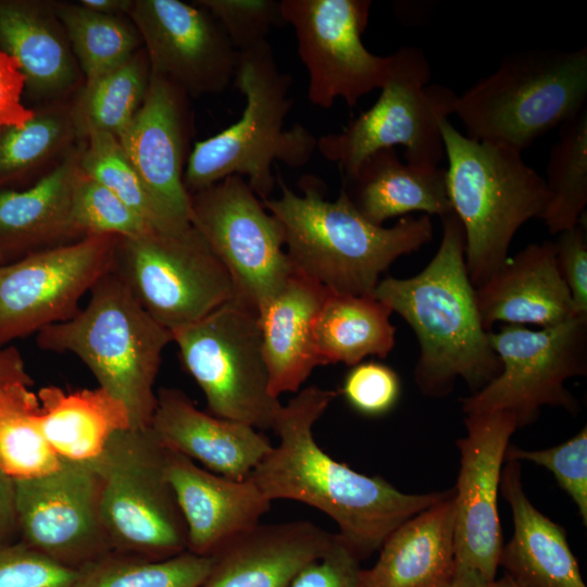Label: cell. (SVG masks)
I'll list each match as a JSON object with an SVG mask.
<instances>
[{
  "label": "cell",
  "mask_w": 587,
  "mask_h": 587,
  "mask_svg": "<svg viewBox=\"0 0 587 587\" xmlns=\"http://www.w3.org/2000/svg\"><path fill=\"white\" fill-rule=\"evenodd\" d=\"M339 391L315 385L298 391L276 419L279 442L250 477L270 500L288 499L328 515L362 561L378 551L400 524L445 499L450 490L405 494L380 476L361 474L329 457L313 426Z\"/></svg>",
  "instance_id": "6da1fadb"
},
{
  "label": "cell",
  "mask_w": 587,
  "mask_h": 587,
  "mask_svg": "<svg viewBox=\"0 0 587 587\" xmlns=\"http://www.w3.org/2000/svg\"><path fill=\"white\" fill-rule=\"evenodd\" d=\"M437 252L416 275L380 279L373 296L399 314L420 346L414 380L430 398H444L462 378L472 394L500 372L484 328L465 264V236L453 212L440 217Z\"/></svg>",
  "instance_id": "7a4b0ae2"
},
{
  "label": "cell",
  "mask_w": 587,
  "mask_h": 587,
  "mask_svg": "<svg viewBox=\"0 0 587 587\" xmlns=\"http://www.w3.org/2000/svg\"><path fill=\"white\" fill-rule=\"evenodd\" d=\"M278 198L263 200L279 222L292 270L332 294L373 295L380 275L400 257L419 251L433 239L432 218L402 216L390 227L363 217L341 190L325 199L324 183L303 175L294 192L276 176Z\"/></svg>",
  "instance_id": "3957f363"
},
{
  "label": "cell",
  "mask_w": 587,
  "mask_h": 587,
  "mask_svg": "<svg viewBox=\"0 0 587 587\" xmlns=\"http://www.w3.org/2000/svg\"><path fill=\"white\" fill-rule=\"evenodd\" d=\"M291 84L267 40L239 52L234 85L245 96L243 112L236 123L193 145L184 173L190 195L238 175L263 201L276 184L275 161L297 168L311 160L317 138L301 124L284 128L294 104Z\"/></svg>",
  "instance_id": "277c9868"
},
{
  "label": "cell",
  "mask_w": 587,
  "mask_h": 587,
  "mask_svg": "<svg viewBox=\"0 0 587 587\" xmlns=\"http://www.w3.org/2000/svg\"><path fill=\"white\" fill-rule=\"evenodd\" d=\"M83 309L37 333L39 348L72 353L127 409L132 427H150L155 378L172 333L142 308L111 270L91 288Z\"/></svg>",
  "instance_id": "5b68a950"
},
{
  "label": "cell",
  "mask_w": 587,
  "mask_h": 587,
  "mask_svg": "<svg viewBox=\"0 0 587 587\" xmlns=\"http://www.w3.org/2000/svg\"><path fill=\"white\" fill-rule=\"evenodd\" d=\"M440 129L448 197L464 230L466 270L476 288L508 260L520 227L542 217L549 192L521 151L472 139L448 120Z\"/></svg>",
  "instance_id": "8992f818"
},
{
  "label": "cell",
  "mask_w": 587,
  "mask_h": 587,
  "mask_svg": "<svg viewBox=\"0 0 587 587\" xmlns=\"http://www.w3.org/2000/svg\"><path fill=\"white\" fill-rule=\"evenodd\" d=\"M587 48L527 49L458 96L466 136L519 151L586 109Z\"/></svg>",
  "instance_id": "52a82bcc"
},
{
  "label": "cell",
  "mask_w": 587,
  "mask_h": 587,
  "mask_svg": "<svg viewBox=\"0 0 587 587\" xmlns=\"http://www.w3.org/2000/svg\"><path fill=\"white\" fill-rule=\"evenodd\" d=\"M166 449L150 427L111 436L92 461L100 516L112 549L150 560L187 551L186 525L165 473Z\"/></svg>",
  "instance_id": "ba28073f"
},
{
  "label": "cell",
  "mask_w": 587,
  "mask_h": 587,
  "mask_svg": "<svg viewBox=\"0 0 587 587\" xmlns=\"http://www.w3.org/2000/svg\"><path fill=\"white\" fill-rule=\"evenodd\" d=\"M391 55L377 101L342 130L317 139L316 149L344 177L372 153L395 146L404 147L405 163L420 167H438L445 155L440 125L454 113L458 95L429 84L430 66L420 48L402 47Z\"/></svg>",
  "instance_id": "9c48e42d"
},
{
  "label": "cell",
  "mask_w": 587,
  "mask_h": 587,
  "mask_svg": "<svg viewBox=\"0 0 587 587\" xmlns=\"http://www.w3.org/2000/svg\"><path fill=\"white\" fill-rule=\"evenodd\" d=\"M171 333L210 414L257 429H273L283 404L270 389L254 308L233 299Z\"/></svg>",
  "instance_id": "30bf717a"
},
{
  "label": "cell",
  "mask_w": 587,
  "mask_h": 587,
  "mask_svg": "<svg viewBox=\"0 0 587 587\" xmlns=\"http://www.w3.org/2000/svg\"><path fill=\"white\" fill-rule=\"evenodd\" d=\"M111 271L170 332L236 297L228 271L192 224L176 232L117 238Z\"/></svg>",
  "instance_id": "8fae6325"
},
{
  "label": "cell",
  "mask_w": 587,
  "mask_h": 587,
  "mask_svg": "<svg viewBox=\"0 0 587 587\" xmlns=\"http://www.w3.org/2000/svg\"><path fill=\"white\" fill-rule=\"evenodd\" d=\"M501 370L485 387L461 400L467 413L505 411L517 428L532 424L545 405L577 414L579 404L565 387L587 374V317L529 329L504 325L488 333Z\"/></svg>",
  "instance_id": "7c38bea8"
},
{
  "label": "cell",
  "mask_w": 587,
  "mask_h": 587,
  "mask_svg": "<svg viewBox=\"0 0 587 587\" xmlns=\"http://www.w3.org/2000/svg\"><path fill=\"white\" fill-rule=\"evenodd\" d=\"M190 202V222L228 271L235 299L258 311L292 273L279 222L238 175L191 193Z\"/></svg>",
  "instance_id": "4fadbf2b"
},
{
  "label": "cell",
  "mask_w": 587,
  "mask_h": 587,
  "mask_svg": "<svg viewBox=\"0 0 587 587\" xmlns=\"http://www.w3.org/2000/svg\"><path fill=\"white\" fill-rule=\"evenodd\" d=\"M372 1L280 0L308 76L309 101L322 109L341 99L349 107L386 83L392 55L371 53L362 42Z\"/></svg>",
  "instance_id": "5bb4252c"
},
{
  "label": "cell",
  "mask_w": 587,
  "mask_h": 587,
  "mask_svg": "<svg viewBox=\"0 0 587 587\" xmlns=\"http://www.w3.org/2000/svg\"><path fill=\"white\" fill-rule=\"evenodd\" d=\"M117 238L88 236L0 263V346L74 315L111 270Z\"/></svg>",
  "instance_id": "9a60e30c"
},
{
  "label": "cell",
  "mask_w": 587,
  "mask_h": 587,
  "mask_svg": "<svg viewBox=\"0 0 587 587\" xmlns=\"http://www.w3.org/2000/svg\"><path fill=\"white\" fill-rule=\"evenodd\" d=\"M14 483L24 544L74 570L111 552L92 461L61 459L53 471Z\"/></svg>",
  "instance_id": "2e32d148"
},
{
  "label": "cell",
  "mask_w": 587,
  "mask_h": 587,
  "mask_svg": "<svg viewBox=\"0 0 587 587\" xmlns=\"http://www.w3.org/2000/svg\"><path fill=\"white\" fill-rule=\"evenodd\" d=\"M466 435L457 440L460 470L453 489L457 567L496 580L503 539L498 490L505 451L517 429L505 411L465 414Z\"/></svg>",
  "instance_id": "e0dca14e"
},
{
  "label": "cell",
  "mask_w": 587,
  "mask_h": 587,
  "mask_svg": "<svg viewBox=\"0 0 587 587\" xmlns=\"http://www.w3.org/2000/svg\"><path fill=\"white\" fill-rule=\"evenodd\" d=\"M128 16L151 71L188 96L221 93L234 83L239 52L204 8L179 0H136Z\"/></svg>",
  "instance_id": "ac0fdd59"
},
{
  "label": "cell",
  "mask_w": 587,
  "mask_h": 587,
  "mask_svg": "<svg viewBox=\"0 0 587 587\" xmlns=\"http://www.w3.org/2000/svg\"><path fill=\"white\" fill-rule=\"evenodd\" d=\"M187 97L173 82L151 71L145 101L117 138L173 230L191 224L190 193L184 185L191 126Z\"/></svg>",
  "instance_id": "d6986e66"
},
{
  "label": "cell",
  "mask_w": 587,
  "mask_h": 587,
  "mask_svg": "<svg viewBox=\"0 0 587 587\" xmlns=\"http://www.w3.org/2000/svg\"><path fill=\"white\" fill-rule=\"evenodd\" d=\"M166 449V448H165ZM166 478L187 532V551L211 557L238 535L260 524L271 502L249 476L236 480L200 467L166 449Z\"/></svg>",
  "instance_id": "ffe728a7"
},
{
  "label": "cell",
  "mask_w": 587,
  "mask_h": 587,
  "mask_svg": "<svg viewBox=\"0 0 587 587\" xmlns=\"http://www.w3.org/2000/svg\"><path fill=\"white\" fill-rule=\"evenodd\" d=\"M150 428L166 449L236 480L249 477L274 447L257 428L203 412L175 388L157 392Z\"/></svg>",
  "instance_id": "44dd1931"
},
{
  "label": "cell",
  "mask_w": 587,
  "mask_h": 587,
  "mask_svg": "<svg viewBox=\"0 0 587 587\" xmlns=\"http://www.w3.org/2000/svg\"><path fill=\"white\" fill-rule=\"evenodd\" d=\"M475 299L484 328L496 323L548 327L573 316V302L555 260L553 241L530 243L508 258L480 286Z\"/></svg>",
  "instance_id": "7402d4cb"
},
{
  "label": "cell",
  "mask_w": 587,
  "mask_h": 587,
  "mask_svg": "<svg viewBox=\"0 0 587 587\" xmlns=\"http://www.w3.org/2000/svg\"><path fill=\"white\" fill-rule=\"evenodd\" d=\"M333 534L309 521L259 524L212 558L200 587H289L328 548Z\"/></svg>",
  "instance_id": "603a6c76"
},
{
  "label": "cell",
  "mask_w": 587,
  "mask_h": 587,
  "mask_svg": "<svg viewBox=\"0 0 587 587\" xmlns=\"http://www.w3.org/2000/svg\"><path fill=\"white\" fill-rule=\"evenodd\" d=\"M499 488L513 519L512 537L499 560L505 574L519 587H586L564 528L527 498L519 461H504Z\"/></svg>",
  "instance_id": "cb8c5ba5"
},
{
  "label": "cell",
  "mask_w": 587,
  "mask_h": 587,
  "mask_svg": "<svg viewBox=\"0 0 587 587\" xmlns=\"http://www.w3.org/2000/svg\"><path fill=\"white\" fill-rule=\"evenodd\" d=\"M453 489L384 540L364 587H448L455 575Z\"/></svg>",
  "instance_id": "d4e9b609"
},
{
  "label": "cell",
  "mask_w": 587,
  "mask_h": 587,
  "mask_svg": "<svg viewBox=\"0 0 587 587\" xmlns=\"http://www.w3.org/2000/svg\"><path fill=\"white\" fill-rule=\"evenodd\" d=\"M329 291L296 272L282 289L258 310L264 359L274 397L297 392L323 362L313 325Z\"/></svg>",
  "instance_id": "484cf974"
},
{
  "label": "cell",
  "mask_w": 587,
  "mask_h": 587,
  "mask_svg": "<svg viewBox=\"0 0 587 587\" xmlns=\"http://www.w3.org/2000/svg\"><path fill=\"white\" fill-rule=\"evenodd\" d=\"M341 190L363 217L379 226L411 212L439 217L452 212L446 170L402 162L395 148L365 158L354 174L344 177Z\"/></svg>",
  "instance_id": "4316f807"
},
{
  "label": "cell",
  "mask_w": 587,
  "mask_h": 587,
  "mask_svg": "<svg viewBox=\"0 0 587 587\" xmlns=\"http://www.w3.org/2000/svg\"><path fill=\"white\" fill-rule=\"evenodd\" d=\"M0 49L16 60L36 96L59 97L78 80L76 59L53 7L1 2Z\"/></svg>",
  "instance_id": "83f0119b"
},
{
  "label": "cell",
  "mask_w": 587,
  "mask_h": 587,
  "mask_svg": "<svg viewBox=\"0 0 587 587\" xmlns=\"http://www.w3.org/2000/svg\"><path fill=\"white\" fill-rule=\"evenodd\" d=\"M37 397L42 435L60 459L93 461L113 434L132 427L126 407L101 387L66 391L48 386Z\"/></svg>",
  "instance_id": "f1b7e54d"
},
{
  "label": "cell",
  "mask_w": 587,
  "mask_h": 587,
  "mask_svg": "<svg viewBox=\"0 0 587 587\" xmlns=\"http://www.w3.org/2000/svg\"><path fill=\"white\" fill-rule=\"evenodd\" d=\"M80 152L68 154L34 186L0 191V259L7 251L43 249L73 237L70 215ZM28 252V253H29Z\"/></svg>",
  "instance_id": "f546056e"
},
{
  "label": "cell",
  "mask_w": 587,
  "mask_h": 587,
  "mask_svg": "<svg viewBox=\"0 0 587 587\" xmlns=\"http://www.w3.org/2000/svg\"><path fill=\"white\" fill-rule=\"evenodd\" d=\"M392 311L370 296L329 292L314 320L313 334L323 365L353 366L369 355L386 358L396 344Z\"/></svg>",
  "instance_id": "4dcf8cb0"
},
{
  "label": "cell",
  "mask_w": 587,
  "mask_h": 587,
  "mask_svg": "<svg viewBox=\"0 0 587 587\" xmlns=\"http://www.w3.org/2000/svg\"><path fill=\"white\" fill-rule=\"evenodd\" d=\"M150 76L142 48L123 64L86 83L71 115L74 130L83 136L96 130L118 138L142 105Z\"/></svg>",
  "instance_id": "1f68e13d"
},
{
  "label": "cell",
  "mask_w": 587,
  "mask_h": 587,
  "mask_svg": "<svg viewBox=\"0 0 587 587\" xmlns=\"http://www.w3.org/2000/svg\"><path fill=\"white\" fill-rule=\"evenodd\" d=\"M77 64L90 83L133 57L142 45L134 23L78 4H54Z\"/></svg>",
  "instance_id": "d6a6232c"
},
{
  "label": "cell",
  "mask_w": 587,
  "mask_h": 587,
  "mask_svg": "<svg viewBox=\"0 0 587 587\" xmlns=\"http://www.w3.org/2000/svg\"><path fill=\"white\" fill-rule=\"evenodd\" d=\"M29 387L0 385V466L13 479L46 474L61 462L42 435L39 399Z\"/></svg>",
  "instance_id": "836d02e7"
},
{
  "label": "cell",
  "mask_w": 587,
  "mask_h": 587,
  "mask_svg": "<svg viewBox=\"0 0 587 587\" xmlns=\"http://www.w3.org/2000/svg\"><path fill=\"white\" fill-rule=\"evenodd\" d=\"M546 178L549 202L541 220L552 235L575 227L587 205V108L559 127Z\"/></svg>",
  "instance_id": "e575fe53"
},
{
  "label": "cell",
  "mask_w": 587,
  "mask_h": 587,
  "mask_svg": "<svg viewBox=\"0 0 587 587\" xmlns=\"http://www.w3.org/2000/svg\"><path fill=\"white\" fill-rule=\"evenodd\" d=\"M211 564L189 551L163 560L110 552L79 567L74 587H200Z\"/></svg>",
  "instance_id": "d590c367"
},
{
  "label": "cell",
  "mask_w": 587,
  "mask_h": 587,
  "mask_svg": "<svg viewBox=\"0 0 587 587\" xmlns=\"http://www.w3.org/2000/svg\"><path fill=\"white\" fill-rule=\"evenodd\" d=\"M79 155V168L97 180L160 232L173 230L127 160L116 137L89 132Z\"/></svg>",
  "instance_id": "8d00e7d4"
},
{
  "label": "cell",
  "mask_w": 587,
  "mask_h": 587,
  "mask_svg": "<svg viewBox=\"0 0 587 587\" xmlns=\"http://www.w3.org/2000/svg\"><path fill=\"white\" fill-rule=\"evenodd\" d=\"M70 226L73 237H136L155 230L137 212L80 168L75 182Z\"/></svg>",
  "instance_id": "74e56055"
},
{
  "label": "cell",
  "mask_w": 587,
  "mask_h": 587,
  "mask_svg": "<svg viewBox=\"0 0 587 587\" xmlns=\"http://www.w3.org/2000/svg\"><path fill=\"white\" fill-rule=\"evenodd\" d=\"M74 130L71 117L61 112L39 114L23 126L0 132V177L21 173L55 152Z\"/></svg>",
  "instance_id": "f35d334b"
},
{
  "label": "cell",
  "mask_w": 587,
  "mask_h": 587,
  "mask_svg": "<svg viewBox=\"0 0 587 587\" xmlns=\"http://www.w3.org/2000/svg\"><path fill=\"white\" fill-rule=\"evenodd\" d=\"M505 460L528 461L549 470L576 504L583 524H587V426L548 449L525 450L509 445Z\"/></svg>",
  "instance_id": "ab89813d"
},
{
  "label": "cell",
  "mask_w": 587,
  "mask_h": 587,
  "mask_svg": "<svg viewBox=\"0 0 587 587\" xmlns=\"http://www.w3.org/2000/svg\"><path fill=\"white\" fill-rule=\"evenodd\" d=\"M195 3L215 17L238 52L266 41L273 27L285 24L280 1L197 0Z\"/></svg>",
  "instance_id": "60d3db41"
},
{
  "label": "cell",
  "mask_w": 587,
  "mask_h": 587,
  "mask_svg": "<svg viewBox=\"0 0 587 587\" xmlns=\"http://www.w3.org/2000/svg\"><path fill=\"white\" fill-rule=\"evenodd\" d=\"M348 404L365 416H382L399 401L401 382L394 369L375 361L360 362L346 374L341 389Z\"/></svg>",
  "instance_id": "b9f144b4"
},
{
  "label": "cell",
  "mask_w": 587,
  "mask_h": 587,
  "mask_svg": "<svg viewBox=\"0 0 587 587\" xmlns=\"http://www.w3.org/2000/svg\"><path fill=\"white\" fill-rule=\"evenodd\" d=\"M76 576L24 542L0 544V587H74Z\"/></svg>",
  "instance_id": "7bdbcfd3"
},
{
  "label": "cell",
  "mask_w": 587,
  "mask_h": 587,
  "mask_svg": "<svg viewBox=\"0 0 587 587\" xmlns=\"http://www.w3.org/2000/svg\"><path fill=\"white\" fill-rule=\"evenodd\" d=\"M361 560L338 534L326 551L303 567L289 587H364Z\"/></svg>",
  "instance_id": "ee69618b"
},
{
  "label": "cell",
  "mask_w": 587,
  "mask_h": 587,
  "mask_svg": "<svg viewBox=\"0 0 587 587\" xmlns=\"http://www.w3.org/2000/svg\"><path fill=\"white\" fill-rule=\"evenodd\" d=\"M583 218V217H582ZM560 274L570 291L575 316L587 317V234L579 223L553 241Z\"/></svg>",
  "instance_id": "f6af8a7d"
},
{
  "label": "cell",
  "mask_w": 587,
  "mask_h": 587,
  "mask_svg": "<svg viewBox=\"0 0 587 587\" xmlns=\"http://www.w3.org/2000/svg\"><path fill=\"white\" fill-rule=\"evenodd\" d=\"M26 78L15 59L0 49V132L11 126H23L35 112L22 103Z\"/></svg>",
  "instance_id": "bcb514c9"
},
{
  "label": "cell",
  "mask_w": 587,
  "mask_h": 587,
  "mask_svg": "<svg viewBox=\"0 0 587 587\" xmlns=\"http://www.w3.org/2000/svg\"><path fill=\"white\" fill-rule=\"evenodd\" d=\"M15 529V483L0 466V544L10 542L9 538Z\"/></svg>",
  "instance_id": "7dc6e473"
},
{
  "label": "cell",
  "mask_w": 587,
  "mask_h": 587,
  "mask_svg": "<svg viewBox=\"0 0 587 587\" xmlns=\"http://www.w3.org/2000/svg\"><path fill=\"white\" fill-rule=\"evenodd\" d=\"M20 383L33 384L21 352L13 346H0V385Z\"/></svg>",
  "instance_id": "c3c4849f"
},
{
  "label": "cell",
  "mask_w": 587,
  "mask_h": 587,
  "mask_svg": "<svg viewBox=\"0 0 587 587\" xmlns=\"http://www.w3.org/2000/svg\"><path fill=\"white\" fill-rule=\"evenodd\" d=\"M515 584L507 574L494 582L486 580L478 573L465 569L457 567L452 583L448 587H514Z\"/></svg>",
  "instance_id": "681fc988"
},
{
  "label": "cell",
  "mask_w": 587,
  "mask_h": 587,
  "mask_svg": "<svg viewBox=\"0 0 587 587\" xmlns=\"http://www.w3.org/2000/svg\"><path fill=\"white\" fill-rule=\"evenodd\" d=\"M134 1L130 0H82L79 4L97 13L107 15L127 14Z\"/></svg>",
  "instance_id": "f907efd6"
},
{
  "label": "cell",
  "mask_w": 587,
  "mask_h": 587,
  "mask_svg": "<svg viewBox=\"0 0 587 587\" xmlns=\"http://www.w3.org/2000/svg\"><path fill=\"white\" fill-rule=\"evenodd\" d=\"M514 584H515V583H514ZM514 587H519V586H517V585L515 584V586H514Z\"/></svg>",
  "instance_id": "816d5d0a"
},
{
  "label": "cell",
  "mask_w": 587,
  "mask_h": 587,
  "mask_svg": "<svg viewBox=\"0 0 587 587\" xmlns=\"http://www.w3.org/2000/svg\"><path fill=\"white\" fill-rule=\"evenodd\" d=\"M0 263H2V262H1V259H0Z\"/></svg>",
  "instance_id": "f5cc1de1"
}]
</instances>
